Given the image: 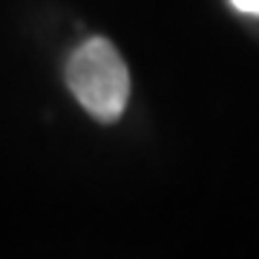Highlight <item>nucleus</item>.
I'll return each mask as SVG.
<instances>
[{
  "label": "nucleus",
  "mask_w": 259,
  "mask_h": 259,
  "mask_svg": "<svg viewBox=\"0 0 259 259\" xmlns=\"http://www.w3.org/2000/svg\"><path fill=\"white\" fill-rule=\"evenodd\" d=\"M66 87L93 118L112 124L127 110L130 72L107 37H90L66 61Z\"/></svg>",
  "instance_id": "nucleus-1"
},
{
  "label": "nucleus",
  "mask_w": 259,
  "mask_h": 259,
  "mask_svg": "<svg viewBox=\"0 0 259 259\" xmlns=\"http://www.w3.org/2000/svg\"><path fill=\"white\" fill-rule=\"evenodd\" d=\"M233 9L245 12V15H259V0H231Z\"/></svg>",
  "instance_id": "nucleus-2"
}]
</instances>
